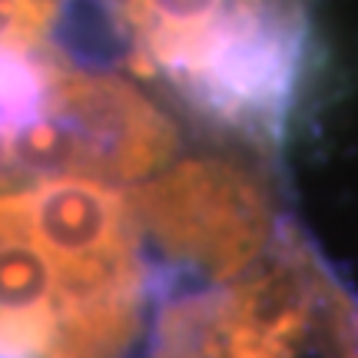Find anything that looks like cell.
Returning <instances> with one entry per match:
<instances>
[{"instance_id": "1", "label": "cell", "mask_w": 358, "mask_h": 358, "mask_svg": "<svg viewBox=\"0 0 358 358\" xmlns=\"http://www.w3.org/2000/svg\"><path fill=\"white\" fill-rule=\"evenodd\" d=\"M66 64L120 66L192 120L275 156L306 77L312 0H53Z\"/></svg>"}, {"instance_id": "3", "label": "cell", "mask_w": 358, "mask_h": 358, "mask_svg": "<svg viewBox=\"0 0 358 358\" xmlns=\"http://www.w3.org/2000/svg\"><path fill=\"white\" fill-rule=\"evenodd\" d=\"M53 53L47 50H0V133L13 136L47 110Z\"/></svg>"}, {"instance_id": "2", "label": "cell", "mask_w": 358, "mask_h": 358, "mask_svg": "<svg viewBox=\"0 0 358 358\" xmlns=\"http://www.w3.org/2000/svg\"><path fill=\"white\" fill-rule=\"evenodd\" d=\"M146 87L153 83L73 66L53 53L47 110L10 136L20 182L87 176L136 186L176 163L182 156L179 116H192L182 106H163Z\"/></svg>"}, {"instance_id": "4", "label": "cell", "mask_w": 358, "mask_h": 358, "mask_svg": "<svg viewBox=\"0 0 358 358\" xmlns=\"http://www.w3.org/2000/svg\"><path fill=\"white\" fill-rule=\"evenodd\" d=\"M53 0H0V50H47Z\"/></svg>"}]
</instances>
